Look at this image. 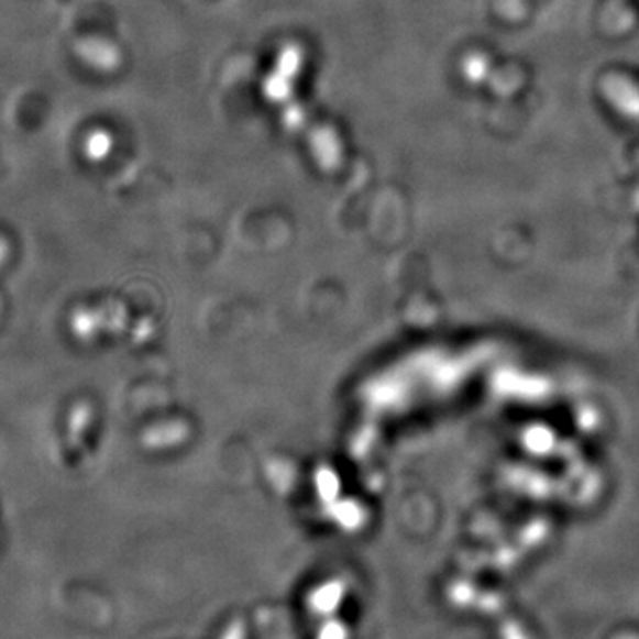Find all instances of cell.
<instances>
[{"mask_svg": "<svg viewBox=\"0 0 639 639\" xmlns=\"http://www.w3.org/2000/svg\"><path fill=\"white\" fill-rule=\"evenodd\" d=\"M318 639H349V632H346L343 624H338V621H329V624H327V626L320 630Z\"/></svg>", "mask_w": 639, "mask_h": 639, "instance_id": "obj_1", "label": "cell"}]
</instances>
